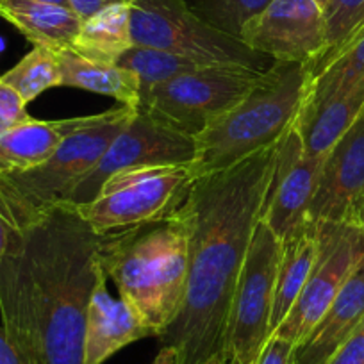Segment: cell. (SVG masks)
Here are the masks:
<instances>
[{
    "mask_svg": "<svg viewBox=\"0 0 364 364\" xmlns=\"http://www.w3.org/2000/svg\"><path fill=\"white\" fill-rule=\"evenodd\" d=\"M364 209V111L328 150L309 208V222L355 223Z\"/></svg>",
    "mask_w": 364,
    "mask_h": 364,
    "instance_id": "obj_14",
    "label": "cell"
},
{
    "mask_svg": "<svg viewBox=\"0 0 364 364\" xmlns=\"http://www.w3.org/2000/svg\"><path fill=\"white\" fill-rule=\"evenodd\" d=\"M0 18L38 47L48 50H72L82 20L70 8L43 4L36 0H0Z\"/></svg>",
    "mask_w": 364,
    "mask_h": 364,
    "instance_id": "obj_18",
    "label": "cell"
},
{
    "mask_svg": "<svg viewBox=\"0 0 364 364\" xmlns=\"http://www.w3.org/2000/svg\"><path fill=\"white\" fill-rule=\"evenodd\" d=\"M122 68L131 70L136 73L141 82V95L150 87L161 82L182 75V73L193 72L202 65L182 58V55L171 54V52L159 50V48L143 47V45H132L124 55L117 61Z\"/></svg>",
    "mask_w": 364,
    "mask_h": 364,
    "instance_id": "obj_25",
    "label": "cell"
},
{
    "mask_svg": "<svg viewBox=\"0 0 364 364\" xmlns=\"http://www.w3.org/2000/svg\"><path fill=\"white\" fill-rule=\"evenodd\" d=\"M100 236L66 202L13 230L0 262L2 327L27 364H84Z\"/></svg>",
    "mask_w": 364,
    "mask_h": 364,
    "instance_id": "obj_1",
    "label": "cell"
},
{
    "mask_svg": "<svg viewBox=\"0 0 364 364\" xmlns=\"http://www.w3.org/2000/svg\"><path fill=\"white\" fill-rule=\"evenodd\" d=\"M197 157V138L136 109L99 163L77 184L66 204L80 205L95 198L104 182L122 170L163 164H191Z\"/></svg>",
    "mask_w": 364,
    "mask_h": 364,
    "instance_id": "obj_11",
    "label": "cell"
},
{
    "mask_svg": "<svg viewBox=\"0 0 364 364\" xmlns=\"http://www.w3.org/2000/svg\"><path fill=\"white\" fill-rule=\"evenodd\" d=\"M318 255V223L307 222L282 240L281 259L275 277L272 309V334L284 321L302 295Z\"/></svg>",
    "mask_w": 364,
    "mask_h": 364,
    "instance_id": "obj_19",
    "label": "cell"
},
{
    "mask_svg": "<svg viewBox=\"0 0 364 364\" xmlns=\"http://www.w3.org/2000/svg\"><path fill=\"white\" fill-rule=\"evenodd\" d=\"M152 364H177V352L171 346H161Z\"/></svg>",
    "mask_w": 364,
    "mask_h": 364,
    "instance_id": "obj_34",
    "label": "cell"
},
{
    "mask_svg": "<svg viewBox=\"0 0 364 364\" xmlns=\"http://www.w3.org/2000/svg\"><path fill=\"white\" fill-rule=\"evenodd\" d=\"M327 364H364V325L328 359Z\"/></svg>",
    "mask_w": 364,
    "mask_h": 364,
    "instance_id": "obj_30",
    "label": "cell"
},
{
    "mask_svg": "<svg viewBox=\"0 0 364 364\" xmlns=\"http://www.w3.org/2000/svg\"><path fill=\"white\" fill-rule=\"evenodd\" d=\"M364 325V257L316 327L295 346V364H327Z\"/></svg>",
    "mask_w": 364,
    "mask_h": 364,
    "instance_id": "obj_16",
    "label": "cell"
},
{
    "mask_svg": "<svg viewBox=\"0 0 364 364\" xmlns=\"http://www.w3.org/2000/svg\"><path fill=\"white\" fill-rule=\"evenodd\" d=\"M29 118L27 104L20 99L18 93L8 84L0 82V134Z\"/></svg>",
    "mask_w": 364,
    "mask_h": 364,
    "instance_id": "obj_28",
    "label": "cell"
},
{
    "mask_svg": "<svg viewBox=\"0 0 364 364\" xmlns=\"http://www.w3.org/2000/svg\"><path fill=\"white\" fill-rule=\"evenodd\" d=\"M364 257V230L355 223H318V255L307 284L273 334L299 345L316 327ZM272 334V336H273Z\"/></svg>",
    "mask_w": 364,
    "mask_h": 364,
    "instance_id": "obj_10",
    "label": "cell"
},
{
    "mask_svg": "<svg viewBox=\"0 0 364 364\" xmlns=\"http://www.w3.org/2000/svg\"><path fill=\"white\" fill-rule=\"evenodd\" d=\"M364 111V79L353 87L300 113L295 125L302 138L304 150L311 157H325L343 134L355 124Z\"/></svg>",
    "mask_w": 364,
    "mask_h": 364,
    "instance_id": "obj_20",
    "label": "cell"
},
{
    "mask_svg": "<svg viewBox=\"0 0 364 364\" xmlns=\"http://www.w3.org/2000/svg\"><path fill=\"white\" fill-rule=\"evenodd\" d=\"M124 2H132V0H68L70 9L79 16L80 20H87L90 16L97 15L102 9L109 8L113 4H124Z\"/></svg>",
    "mask_w": 364,
    "mask_h": 364,
    "instance_id": "obj_31",
    "label": "cell"
},
{
    "mask_svg": "<svg viewBox=\"0 0 364 364\" xmlns=\"http://www.w3.org/2000/svg\"><path fill=\"white\" fill-rule=\"evenodd\" d=\"M195 178L191 164L122 170L104 182L95 198L73 208L99 236L122 232L177 211Z\"/></svg>",
    "mask_w": 364,
    "mask_h": 364,
    "instance_id": "obj_7",
    "label": "cell"
},
{
    "mask_svg": "<svg viewBox=\"0 0 364 364\" xmlns=\"http://www.w3.org/2000/svg\"><path fill=\"white\" fill-rule=\"evenodd\" d=\"M0 364H27L15 345L9 341L4 327H0Z\"/></svg>",
    "mask_w": 364,
    "mask_h": 364,
    "instance_id": "obj_32",
    "label": "cell"
},
{
    "mask_svg": "<svg viewBox=\"0 0 364 364\" xmlns=\"http://www.w3.org/2000/svg\"><path fill=\"white\" fill-rule=\"evenodd\" d=\"M132 45L159 48L202 66L268 72L273 61L230 34L198 18L184 0H132Z\"/></svg>",
    "mask_w": 364,
    "mask_h": 364,
    "instance_id": "obj_6",
    "label": "cell"
},
{
    "mask_svg": "<svg viewBox=\"0 0 364 364\" xmlns=\"http://www.w3.org/2000/svg\"><path fill=\"white\" fill-rule=\"evenodd\" d=\"M131 6L113 4L84 20L72 50L90 61L117 63L132 47Z\"/></svg>",
    "mask_w": 364,
    "mask_h": 364,
    "instance_id": "obj_22",
    "label": "cell"
},
{
    "mask_svg": "<svg viewBox=\"0 0 364 364\" xmlns=\"http://www.w3.org/2000/svg\"><path fill=\"white\" fill-rule=\"evenodd\" d=\"M257 364H295V345L273 334L262 348Z\"/></svg>",
    "mask_w": 364,
    "mask_h": 364,
    "instance_id": "obj_29",
    "label": "cell"
},
{
    "mask_svg": "<svg viewBox=\"0 0 364 364\" xmlns=\"http://www.w3.org/2000/svg\"><path fill=\"white\" fill-rule=\"evenodd\" d=\"M58 55L61 65V86L111 97L120 106L139 109L141 82L131 70L122 68L117 63L90 61L73 50L58 52Z\"/></svg>",
    "mask_w": 364,
    "mask_h": 364,
    "instance_id": "obj_21",
    "label": "cell"
},
{
    "mask_svg": "<svg viewBox=\"0 0 364 364\" xmlns=\"http://www.w3.org/2000/svg\"><path fill=\"white\" fill-rule=\"evenodd\" d=\"M323 159L307 156L296 125L277 143L261 220L281 240L309 222V208L316 193Z\"/></svg>",
    "mask_w": 364,
    "mask_h": 364,
    "instance_id": "obj_13",
    "label": "cell"
},
{
    "mask_svg": "<svg viewBox=\"0 0 364 364\" xmlns=\"http://www.w3.org/2000/svg\"><path fill=\"white\" fill-rule=\"evenodd\" d=\"M191 218L186 205L156 222L100 236V264L159 338L177 318L190 269Z\"/></svg>",
    "mask_w": 364,
    "mask_h": 364,
    "instance_id": "obj_3",
    "label": "cell"
},
{
    "mask_svg": "<svg viewBox=\"0 0 364 364\" xmlns=\"http://www.w3.org/2000/svg\"><path fill=\"white\" fill-rule=\"evenodd\" d=\"M241 41L273 61L313 66L327 50L323 9L314 0H272L241 33Z\"/></svg>",
    "mask_w": 364,
    "mask_h": 364,
    "instance_id": "obj_12",
    "label": "cell"
},
{
    "mask_svg": "<svg viewBox=\"0 0 364 364\" xmlns=\"http://www.w3.org/2000/svg\"><path fill=\"white\" fill-rule=\"evenodd\" d=\"M156 338L152 328L124 299H114L102 275L93 289L84 331V364H104L131 343Z\"/></svg>",
    "mask_w": 364,
    "mask_h": 364,
    "instance_id": "obj_15",
    "label": "cell"
},
{
    "mask_svg": "<svg viewBox=\"0 0 364 364\" xmlns=\"http://www.w3.org/2000/svg\"><path fill=\"white\" fill-rule=\"evenodd\" d=\"M282 240L259 220L230 300L222 364H257L272 338V309Z\"/></svg>",
    "mask_w": 364,
    "mask_h": 364,
    "instance_id": "obj_8",
    "label": "cell"
},
{
    "mask_svg": "<svg viewBox=\"0 0 364 364\" xmlns=\"http://www.w3.org/2000/svg\"><path fill=\"white\" fill-rule=\"evenodd\" d=\"M363 34H364V26H363V27H360V29H359V31H357V34H355V36H353V38H352V40H350V41H348V43H346V45H345V47H348V45H350V43H352V41H355V40H357V38H360V36H363ZM345 47H343V48H345ZM343 48H341V50H343ZM341 50H339V52H341ZM339 52H338V54H339ZM328 61H331V59H328ZM328 61H327V63H328ZM318 70H320V68H318ZM311 75H313V73H311Z\"/></svg>",
    "mask_w": 364,
    "mask_h": 364,
    "instance_id": "obj_36",
    "label": "cell"
},
{
    "mask_svg": "<svg viewBox=\"0 0 364 364\" xmlns=\"http://www.w3.org/2000/svg\"><path fill=\"white\" fill-rule=\"evenodd\" d=\"M11 227L8 225L2 215H0V262L4 259L6 250H8V245H9V237H11Z\"/></svg>",
    "mask_w": 364,
    "mask_h": 364,
    "instance_id": "obj_33",
    "label": "cell"
},
{
    "mask_svg": "<svg viewBox=\"0 0 364 364\" xmlns=\"http://www.w3.org/2000/svg\"><path fill=\"white\" fill-rule=\"evenodd\" d=\"M277 145L223 171L195 178L184 198L191 218L184 302L159 336L177 364L222 359L230 300L262 216Z\"/></svg>",
    "mask_w": 364,
    "mask_h": 364,
    "instance_id": "obj_2",
    "label": "cell"
},
{
    "mask_svg": "<svg viewBox=\"0 0 364 364\" xmlns=\"http://www.w3.org/2000/svg\"><path fill=\"white\" fill-rule=\"evenodd\" d=\"M323 16L327 50L311 66V73L334 58L364 26V0H328Z\"/></svg>",
    "mask_w": 364,
    "mask_h": 364,
    "instance_id": "obj_27",
    "label": "cell"
},
{
    "mask_svg": "<svg viewBox=\"0 0 364 364\" xmlns=\"http://www.w3.org/2000/svg\"><path fill=\"white\" fill-rule=\"evenodd\" d=\"M184 2L205 23L240 40L245 27L272 4V0H184Z\"/></svg>",
    "mask_w": 364,
    "mask_h": 364,
    "instance_id": "obj_26",
    "label": "cell"
},
{
    "mask_svg": "<svg viewBox=\"0 0 364 364\" xmlns=\"http://www.w3.org/2000/svg\"><path fill=\"white\" fill-rule=\"evenodd\" d=\"M314 2H316V4L320 6L321 9H325V8H327V4H328V0H314Z\"/></svg>",
    "mask_w": 364,
    "mask_h": 364,
    "instance_id": "obj_37",
    "label": "cell"
},
{
    "mask_svg": "<svg viewBox=\"0 0 364 364\" xmlns=\"http://www.w3.org/2000/svg\"><path fill=\"white\" fill-rule=\"evenodd\" d=\"M36 2H43V4H54V6H63V8H70L68 0H36Z\"/></svg>",
    "mask_w": 364,
    "mask_h": 364,
    "instance_id": "obj_35",
    "label": "cell"
},
{
    "mask_svg": "<svg viewBox=\"0 0 364 364\" xmlns=\"http://www.w3.org/2000/svg\"><path fill=\"white\" fill-rule=\"evenodd\" d=\"M364 79V34L313 73L309 95L300 113L341 95Z\"/></svg>",
    "mask_w": 364,
    "mask_h": 364,
    "instance_id": "obj_23",
    "label": "cell"
},
{
    "mask_svg": "<svg viewBox=\"0 0 364 364\" xmlns=\"http://www.w3.org/2000/svg\"><path fill=\"white\" fill-rule=\"evenodd\" d=\"M262 73L236 66H200L146 90L139 109L197 138L209 124L236 106Z\"/></svg>",
    "mask_w": 364,
    "mask_h": 364,
    "instance_id": "obj_9",
    "label": "cell"
},
{
    "mask_svg": "<svg viewBox=\"0 0 364 364\" xmlns=\"http://www.w3.org/2000/svg\"><path fill=\"white\" fill-rule=\"evenodd\" d=\"M86 122V117L65 120H29L0 134V177L29 170L47 161L63 139Z\"/></svg>",
    "mask_w": 364,
    "mask_h": 364,
    "instance_id": "obj_17",
    "label": "cell"
},
{
    "mask_svg": "<svg viewBox=\"0 0 364 364\" xmlns=\"http://www.w3.org/2000/svg\"><path fill=\"white\" fill-rule=\"evenodd\" d=\"M204 364H222V359H211V360H208V363H204Z\"/></svg>",
    "mask_w": 364,
    "mask_h": 364,
    "instance_id": "obj_38",
    "label": "cell"
},
{
    "mask_svg": "<svg viewBox=\"0 0 364 364\" xmlns=\"http://www.w3.org/2000/svg\"><path fill=\"white\" fill-rule=\"evenodd\" d=\"M0 82L8 84L16 91L26 104L61 86V65L58 52L34 45L11 70L0 75Z\"/></svg>",
    "mask_w": 364,
    "mask_h": 364,
    "instance_id": "obj_24",
    "label": "cell"
},
{
    "mask_svg": "<svg viewBox=\"0 0 364 364\" xmlns=\"http://www.w3.org/2000/svg\"><path fill=\"white\" fill-rule=\"evenodd\" d=\"M134 113L136 109L120 106L90 114L47 161L0 177V215L11 230H26L55 205L68 200Z\"/></svg>",
    "mask_w": 364,
    "mask_h": 364,
    "instance_id": "obj_5",
    "label": "cell"
},
{
    "mask_svg": "<svg viewBox=\"0 0 364 364\" xmlns=\"http://www.w3.org/2000/svg\"><path fill=\"white\" fill-rule=\"evenodd\" d=\"M360 227H363L364 230V209H363V216H360Z\"/></svg>",
    "mask_w": 364,
    "mask_h": 364,
    "instance_id": "obj_39",
    "label": "cell"
},
{
    "mask_svg": "<svg viewBox=\"0 0 364 364\" xmlns=\"http://www.w3.org/2000/svg\"><path fill=\"white\" fill-rule=\"evenodd\" d=\"M311 79L309 63H273L236 106L197 136V178L277 145L295 125L309 95Z\"/></svg>",
    "mask_w": 364,
    "mask_h": 364,
    "instance_id": "obj_4",
    "label": "cell"
}]
</instances>
